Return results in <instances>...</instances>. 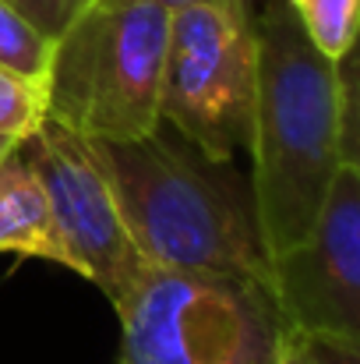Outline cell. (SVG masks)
Returning a JSON list of instances; mask_svg holds the SVG:
<instances>
[{
	"instance_id": "cell-4",
	"label": "cell",
	"mask_w": 360,
	"mask_h": 364,
	"mask_svg": "<svg viewBox=\"0 0 360 364\" xmlns=\"http://www.w3.org/2000/svg\"><path fill=\"white\" fill-rule=\"evenodd\" d=\"M120 364H276L286 326L268 283L148 265L114 304Z\"/></svg>"
},
{
	"instance_id": "cell-5",
	"label": "cell",
	"mask_w": 360,
	"mask_h": 364,
	"mask_svg": "<svg viewBox=\"0 0 360 364\" xmlns=\"http://www.w3.org/2000/svg\"><path fill=\"white\" fill-rule=\"evenodd\" d=\"M258 39L247 0H195L170 14L159 121L209 159L251 141Z\"/></svg>"
},
{
	"instance_id": "cell-16",
	"label": "cell",
	"mask_w": 360,
	"mask_h": 364,
	"mask_svg": "<svg viewBox=\"0 0 360 364\" xmlns=\"http://www.w3.org/2000/svg\"><path fill=\"white\" fill-rule=\"evenodd\" d=\"M18 141H21V138H11V134H0V159H4V156H7V152H11V149H14Z\"/></svg>"
},
{
	"instance_id": "cell-12",
	"label": "cell",
	"mask_w": 360,
	"mask_h": 364,
	"mask_svg": "<svg viewBox=\"0 0 360 364\" xmlns=\"http://www.w3.org/2000/svg\"><path fill=\"white\" fill-rule=\"evenodd\" d=\"M46 121V89L0 68V134L28 138Z\"/></svg>"
},
{
	"instance_id": "cell-6",
	"label": "cell",
	"mask_w": 360,
	"mask_h": 364,
	"mask_svg": "<svg viewBox=\"0 0 360 364\" xmlns=\"http://www.w3.org/2000/svg\"><path fill=\"white\" fill-rule=\"evenodd\" d=\"M25 145L67 251V269L96 283L110 304H117L148 269V262L138 255L120 220L117 198L92 141L46 117L25 138Z\"/></svg>"
},
{
	"instance_id": "cell-7",
	"label": "cell",
	"mask_w": 360,
	"mask_h": 364,
	"mask_svg": "<svg viewBox=\"0 0 360 364\" xmlns=\"http://www.w3.org/2000/svg\"><path fill=\"white\" fill-rule=\"evenodd\" d=\"M279 318L297 336H360V181L339 166L304 241L268 262Z\"/></svg>"
},
{
	"instance_id": "cell-17",
	"label": "cell",
	"mask_w": 360,
	"mask_h": 364,
	"mask_svg": "<svg viewBox=\"0 0 360 364\" xmlns=\"http://www.w3.org/2000/svg\"><path fill=\"white\" fill-rule=\"evenodd\" d=\"M152 4H163V7L177 11V7H184V4H195V0H152Z\"/></svg>"
},
{
	"instance_id": "cell-13",
	"label": "cell",
	"mask_w": 360,
	"mask_h": 364,
	"mask_svg": "<svg viewBox=\"0 0 360 364\" xmlns=\"http://www.w3.org/2000/svg\"><path fill=\"white\" fill-rule=\"evenodd\" d=\"M18 11H25L50 39H57L71 21H75V14L89 4V0H11Z\"/></svg>"
},
{
	"instance_id": "cell-1",
	"label": "cell",
	"mask_w": 360,
	"mask_h": 364,
	"mask_svg": "<svg viewBox=\"0 0 360 364\" xmlns=\"http://www.w3.org/2000/svg\"><path fill=\"white\" fill-rule=\"evenodd\" d=\"M258 75L251 114V195L268 262L315 227L339 173V78L290 0L254 14Z\"/></svg>"
},
{
	"instance_id": "cell-2",
	"label": "cell",
	"mask_w": 360,
	"mask_h": 364,
	"mask_svg": "<svg viewBox=\"0 0 360 364\" xmlns=\"http://www.w3.org/2000/svg\"><path fill=\"white\" fill-rule=\"evenodd\" d=\"M92 149L148 265L268 283L251 177L234 159H209L163 124L131 141H92Z\"/></svg>"
},
{
	"instance_id": "cell-11",
	"label": "cell",
	"mask_w": 360,
	"mask_h": 364,
	"mask_svg": "<svg viewBox=\"0 0 360 364\" xmlns=\"http://www.w3.org/2000/svg\"><path fill=\"white\" fill-rule=\"evenodd\" d=\"M339 78V163L357 173L360 181V36L347 50L343 60H336Z\"/></svg>"
},
{
	"instance_id": "cell-3",
	"label": "cell",
	"mask_w": 360,
	"mask_h": 364,
	"mask_svg": "<svg viewBox=\"0 0 360 364\" xmlns=\"http://www.w3.org/2000/svg\"><path fill=\"white\" fill-rule=\"evenodd\" d=\"M170 7L89 0L53 39L46 117L92 141H131L159 127Z\"/></svg>"
},
{
	"instance_id": "cell-14",
	"label": "cell",
	"mask_w": 360,
	"mask_h": 364,
	"mask_svg": "<svg viewBox=\"0 0 360 364\" xmlns=\"http://www.w3.org/2000/svg\"><path fill=\"white\" fill-rule=\"evenodd\" d=\"M311 364H360V336H300Z\"/></svg>"
},
{
	"instance_id": "cell-15",
	"label": "cell",
	"mask_w": 360,
	"mask_h": 364,
	"mask_svg": "<svg viewBox=\"0 0 360 364\" xmlns=\"http://www.w3.org/2000/svg\"><path fill=\"white\" fill-rule=\"evenodd\" d=\"M276 364H311L307 361V354H304V343H300V336H297V333H290V329H286Z\"/></svg>"
},
{
	"instance_id": "cell-8",
	"label": "cell",
	"mask_w": 360,
	"mask_h": 364,
	"mask_svg": "<svg viewBox=\"0 0 360 364\" xmlns=\"http://www.w3.org/2000/svg\"><path fill=\"white\" fill-rule=\"evenodd\" d=\"M0 255L43 258L67 269V251L25 138L0 159Z\"/></svg>"
},
{
	"instance_id": "cell-9",
	"label": "cell",
	"mask_w": 360,
	"mask_h": 364,
	"mask_svg": "<svg viewBox=\"0 0 360 364\" xmlns=\"http://www.w3.org/2000/svg\"><path fill=\"white\" fill-rule=\"evenodd\" d=\"M53 60V39L11 0H0V68L46 89Z\"/></svg>"
},
{
	"instance_id": "cell-10",
	"label": "cell",
	"mask_w": 360,
	"mask_h": 364,
	"mask_svg": "<svg viewBox=\"0 0 360 364\" xmlns=\"http://www.w3.org/2000/svg\"><path fill=\"white\" fill-rule=\"evenodd\" d=\"M307 39L336 64L360 36V0H290Z\"/></svg>"
}]
</instances>
